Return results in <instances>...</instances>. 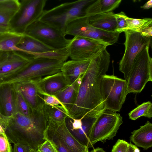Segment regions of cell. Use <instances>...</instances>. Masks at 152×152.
I'll use <instances>...</instances> for the list:
<instances>
[{"label": "cell", "mask_w": 152, "mask_h": 152, "mask_svg": "<svg viewBox=\"0 0 152 152\" xmlns=\"http://www.w3.org/2000/svg\"><path fill=\"white\" fill-rule=\"evenodd\" d=\"M109 45L99 41L75 37L71 39L66 50L71 60H91Z\"/></svg>", "instance_id": "12"}, {"label": "cell", "mask_w": 152, "mask_h": 152, "mask_svg": "<svg viewBox=\"0 0 152 152\" xmlns=\"http://www.w3.org/2000/svg\"><path fill=\"white\" fill-rule=\"evenodd\" d=\"M45 139L50 140L58 152H73L67 145L48 127L45 132Z\"/></svg>", "instance_id": "28"}, {"label": "cell", "mask_w": 152, "mask_h": 152, "mask_svg": "<svg viewBox=\"0 0 152 152\" xmlns=\"http://www.w3.org/2000/svg\"><path fill=\"white\" fill-rule=\"evenodd\" d=\"M124 32L125 50L120 61L119 68L127 80L134 59L142 50L150 46L151 37L143 36L139 32L131 30Z\"/></svg>", "instance_id": "11"}, {"label": "cell", "mask_w": 152, "mask_h": 152, "mask_svg": "<svg viewBox=\"0 0 152 152\" xmlns=\"http://www.w3.org/2000/svg\"><path fill=\"white\" fill-rule=\"evenodd\" d=\"M81 76L73 83L54 95L64 105L68 113L75 101Z\"/></svg>", "instance_id": "22"}, {"label": "cell", "mask_w": 152, "mask_h": 152, "mask_svg": "<svg viewBox=\"0 0 152 152\" xmlns=\"http://www.w3.org/2000/svg\"><path fill=\"white\" fill-rule=\"evenodd\" d=\"M45 140L44 142L37 146V150L39 152H58L50 140L47 139Z\"/></svg>", "instance_id": "34"}, {"label": "cell", "mask_w": 152, "mask_h": 152, "mask_svg": "<svg viewBox=\"0 0 152 152\" xmlns=\"http://www.w3.org/2000/svg\"><path fill=\"white\" fill-rule=\"evenodd\" d=\"M90 152H106L103 148L99 147H97L96 148H94Z\"/></svg>", "instance_id": "41"}, {"label": "cell", "mask_w": 152, "mask_h": 152, "mask_svg": "<svg viewBox=\"0 0 152 152\" xmlns=\"http://www.w3.org/2000/svg\"><path fill=\"white\" fill-rule=\"evenodd\" d=\"M19 8L11 20V31L24 34L27 28L38 20L44 11L47 0H20Z\"/></svg>", "instance_id": "7"}, {"label": "cell", "mask_w": 152, "mask_h": 152, "mask_svg": "<svg viewBox=\"0 0 152 152\" xmlns=\"http://www.w3.org/2000/svg\"><path fill=\"white\" fill-rule=\"evenodd\" d=\"M129 143L126 141L118 139L113 146L111 152H127Z\"/></svg>", "instance_id": "35"}, {"label": "cell", "mask_w": 152, "mask_h": 152, "mask_svg": "<svg viewBox=\"0 0 152 152\" xmlns=\"http://www.w3.org/2000/svg\"><path fill=\"white\" fill-rule=\"evenodd\" d=\"M10 74L0 75V84L3 82Z\"/></svg>", "instance_id": "42"}, {"label": "cell", "mask_w": 152, "mask_h": 152, "mask_svg": "<svg viewBox=\"0 0 152 152\" xmlns=\"http://www.w3.org/2000/svg\"><path fill=\"white\" fill-rule=\"evenodd\" d=\"M32 59L19 51L2 52L0 53V75L13 73L23 68Z\"/></svg>", "instance_id": "13"}, {"label": "cell", "mask_w": 152, "mask_h": 152, "mask_svg": "<svg viewBox=\"0 0 152 152\" xmlns=\"http://www.w3.org/2000/svg\"><path fill=\"white\" fill-rule=\"evenodd\" d=\"M128 115L129 118L133 120L142 116L151 118L152 117V103L150 101L144 102L132 110Z\"/></svg>", "instance_id": "27"}, {"label": "cell", "mask_w": 152, "mask_h": 152, "mask_svg": "<svg viewBox=\"0 0 152 152\" xmlns=\"http://www.w3.org/2000/svg\"><path fill=\"white\" fill-rule=\"evenodd\" d=\"M130 141L137 147L147 150L152 146V124L147 121L145 124L132 132Z\"/></svg>", "instance_id": "19"}, {"label": "cell", "mask_w": 152, "mask_h": 152, "mask_svg": "<svg viewBox=\"0 0 152 152\" xmlns=\"http://www.w3.org/2000/svg\"><path fill=\"white\" fill-rule=\"evenodd\" d=\"M120 33L109 32L96 28L90 25L88 17L83 16L76 18L67 25L65 34L86 38L112 45L118 41Z\"/></svg>", "instance_id": "10"}, {"label": "cell", "mask_w": 152, "mask_h": 152, "mask_svg": "<svg viewBox=\"0 0 152 152\" xmlns=\"http://www.w3.org/2000/svg\"><path fill=\"white\" fill-rule=\"evenodd\" d=\"M152 7V0H150L147 2L143 5L141 6V8L147 10L151 8Z\"/></svg>", "instance_id": "39"}, {"label": "cell", "mask_w": 152, "mask_h": 152, "mask_svg": "<svg viewBox=\"0 0 152 152\" xmlns=\"http://www.w3.org/2000/svg\"><path fill=\"white\" fill-rule=\"evenodd\" d=\"M113 12L97 14L89 17L90 25L98 29L109 32H115L117 23Z\"/></svg>", "instance_id": "20"}, {"label": "cell", "mask_w": 152, "mask_h": 152, "mask_svg": "<svg viewBox=\"0 0 152 152\" xmlns=\"http://www.w3.org/2000/svg\"><path fill=\"white\" fill-rule=\"evenodd\" d=\"M140 33L143 36L148 37H151L152 36V26H148L145 28Z\"/></svg>", "instance_id": "38"}, {"label": "cell", "mask_w": 152, "mask_h": 152, "mask_svg": "<svg viewBox=\"0 0 152 152\" xmlns=\"http://www.w3.org/2000/svg\"><path fill=\"white\" fill-rule=\"evenodd\" d=\"M30 152H39L37 150V149L33 150L31 151Z\"/></svg>", "instance_id": "44"}, {"label": "cell", "mask_w": 152, "mask_h": 152, "mask_svg": "<svg viewBox=\"0 0 152 152\" xmlns=\"http://www.w3.org/2000/svg\"><path fill=\"white\" fill-rule=\"evenodd\" d=\"M8 117L5 116L0 117V133L6 134Z\"/></svg>", "instance_id": "37"}, {"label": "cell", "mask_w": 152, "mask_h": 152, "mask_svg": "<svg viewBox=\"0 0 152 152\" xmlns=\"http://www.w3.org/2000/svg\"><path fill=\"white\" fill-rule=\"evenodd\" d=\"M48 124L42 106L33 110L29 116L17 112L9 117L5 133L10 143L22 144L37 149L45 140V132Z\"/></svg>", "instance_id": "2"}, {"label": "cell", "mask_w": 152, "mask_h": 152, "mask_svg": "<svg viewBox=\"0 0 152 152\" xmlns=\"http://www.w3.org/2000/svg\"><path fill=\"white\" fill-rule=\"evenodd\" d=\"M10 31L9 28L0 27V35Z\"/></svg>", "instance_id": "40"}, {"label": "cell", "mask_w": 152, "mask_h": 152, "mask_svg": "<svg viewBox=\"0 0 152 152\" xmlns=\"http://www.w3.org/2000/svg\"><path fill=\"white\" fill-rule=\"evenodd\" d=\"M43 110L48 121L52 122L58 126L64 124L68 116V114L63 110L44 103Z\"/></svg>", "instance_id": "25"}, {"label": "cell", "mask_w": 152, "mask_h": 152, "mask_svg": "<svg viewBox=\"0 0 152 152\" xmlns=\"http://www.w3.org/2000/svg\"><path fill=\"white\" fill-rule=\"evenodd\" d=\"M35 79L42 95H54L70 85L61 71Z\"/></svg>", "instance_id": "15"}, {"label": "cell", "mask_w": 152, "mask_h": 152, "mask_svg": "<svg viewBox=\"0 0 152 152\" xmlns=\"http://www.w3.org/2000/svg\"><path fill=\"white\" fill-rule=\"evenodd\" d=\"M126 20L127 23L126 31L129 30L140 33L145 28L152 26L151 18L140 19L130 18L127 16Z\"/></svg>", "instance_id": "26"}, {"label": "cell", "mask_w": 152, "mask_h": 152, "mask_svg": "<svg viewBox=\"0 0 152 152\" xmlns=\"http://www.w3.org/2000/svg\"><path fill=\"white\" fill-rule=\"evenodd\" d=\"M64 62L47 58H33L23 68L9 75L0 84H12L53 75L61 72Z\"/></svg>", "instance_id": "4"}, {"label": "cell", "mask_w": 152, "mask_h": 152, "mask_svg": "<svg viewBox=\"0 0 152 152\" xmlns=\"http://www.w3.org/2000/svg\"><path fill=\"white\" fill-rule=\"evenodd\" d=\"M15 90L21 94L32 110L42 107L44 103L35 79L12 84Z\"/></svg>", "instance_id": "14"}, {"label": "cell", "mask_w": 152, "mask_h": 152, "mask_svg": "<svg viewBox=\"0 0 152 152\" xmlns=\"http://www.w3.org/2000/svg\"><path fill=\"white\" fill-rule=\"evenodd\" d=\"M110 60V54L106 49L91 60L87 70L81 76L77 97L68 116L80 118L85 115H99L105 110L100 86Z\"/></svg>", "instance_id": "1"}, {"label": "cell", "mask_w": 152, "mask_h": 152, "mask_svg": "<svg viewBox=\"0 0 152 152\" xmlns=\"http://www.w3.org/2000/svg\"><path fill=\"white\" fill-rule=\"evenodd\" d=\"M24 35L10 31L0 35V53L4 52L16 51V46Z\"/></svg>", "instance_id": "24"}, {"label": "cell", "mask_w": 152, "mask_h": 152, "mask_svg": "<svg viewBox=\"0 0 152 152\" xmlns=\"http://www.w3.org/2000/svg\"><path fill=\"white\" fill-rule=\"evenodd\" d=\"M123 118L120 114L105 110L99 116L94 124L89 138V148L93 147L97 142H105L116 135Z\"/></svg>", "instance_id": "8"}, {"label": "cell", "mask_w": 152, "mask_h": 152, "mask_svg": "<svg viewBox=\"0 0 152 152\" xmlns=\"http://www.w3.org/2000/svg\"><path fill=\"white\" fill-rule=\"evenodd\" d=\"M14 90L15 103L17 112L24 115H29L32 113L33 110L31 108L20 93L15 89Z\"/></svg>", "instance_id": "29"}, {"label": "cell", "mask_w": 152, "mask_h": 152, "mask_svg": "<svg viewBox=\"0 0 152 152\" xmlns=\"http://www.w3.org/2000/svg\"><path fill=\"white\" fill-rule=\"evenodd\" d=\"M127 152H134V149L130 145V143H129V146L128 147Z\"/></svg>", "instance_id": "43"}, {"label": "cell", "mask_w": 152, "mask_h": 152, "mask_svg": "<svg viewBox=\"0 0 152 152\" xmlns=\"http://www.w3.org/2000/svg\"><path fill=\"white\" fill-rule=\"evenodd\" d=\"M4 116L3 115H2V114H1L0 113V117H3Z\"/></svg>", "instance_id": "45"}, {"label": "cell", "mask_w": 152, "mask_h": 152, "mask_svg": "<svg viewBox=\"0 0 152 152\" xmlns=\"http://www.w3.org/2000/svg\"><path fill=\"white\" fill-rule=\"evenodd\" d=\"M48 127L73 152H90L88 147L81 144L72 135L68 129L65 121L58 126L52 122L48 121Z\"/></svg>", "instance_id": "16"}, {"label": "cell", "mask_w": 152, "mask_h": 152, "mask_svg": "<svg viewBox=\"0 0 152 152\" xmlns=\"http://www.w3.org/2000/svg\"><path fill=\"white\" fill-rule=\"evenodd\" d=\"M24 34L32 37L54 50L66 48L71 39L56 28L39 20L30 25Z\"/></svg>", "instance_id": "9"}, {"label": "cell", "mask_w": 152, "mask_h": 152, "mask_svg": "<svg viewBox=\"0 0 152 152\" xmlns=\"http://www.w3.org/2000/svg\"><path fill=\"white\" fill-rule=\"evenodd\" d=\"M121 1V0H100L102 13L113 12L119 6Z\"/></svg>", "instance_id": "30"}, {"label": "cell", "mask_w": 152, "mask_h": 152, "mask_svg": "<svg viewBox=\"0 0 152 152\" xmlns=\"http://www.w3.org/2000/svg\"><path fill=\"white\" fill-rule=\"evenodd\" d=\"M44 103L46 104L57 107L65 111L68 115V113L64 105L54 95H42Z\"/></svg>", "instance_id": "32"}, {"label": "cell", "mask_w": 152, "mask_h": 152, "mask_svg": "<svg viewBox=\"0 0 152 152\" xmlns=\"http://www.w3.org/2000/svg\"><path fill=\"white\" fill-rule=\"evenodd\" d=\"M12 149V152H30L34 150L27 145L20 143L14 144Z\"/></svg>", "instance_id": "36"}, {"label": "cell", "mask_w": 152, "mask_h": 152, "mask_svg": "<svg viewBox=\"0 0 152 152\" xmlns=\"http://www.w3.org/2000/svg\"><path fill=\"white\" fill-rule=\"evenodd\" d=\"M15 90L12 84H0V113L7 117L17 112L14 100Z\"/></svg>", "instance_id": "17"}, {"label": "cell", "mask_w": 152, "mask_h": 152, "mask_svg": "<svg viewBox=\"0 0 152 152\" xmlns=\"http://www.w3.org/2000/svg\"><path fill=\"white\" fill-rule=\"evenodd\" d=\"M100 88L105 110L119 112L127 94V80L106 74L102 78Z\"/></svg>", "instance_id": "6"}, {"label": "cell", "mask_w": 152, "mask_h": 152, "mask_svg": "<svg viewBox=\"0 0 152 152\" xmlns=\"http://www.w3.org/2000/svg\"><path fill=\"white\" fill-rule=\"evenodd\" d=\"M91 61L71 60L64 63L61 71L66 77L70 85L86 72Z\"/></svg>", "instance_id": "18"}, {"label": "cell", "mask_w": 152, "mask_h": 152, "mask_svg": "<svg viewBox=\"0 0 152 152\" xmlns=\"http://www.w3.org/2000/svg\"><path fill=\"white\" fill-rule=\"evenodd\" d=\"M114 16L117 23V28L115 32L121 33L126 31L127 23L126 18L127 16L125 13L121 12L119 13L115 14Z\"/></svg>", "instance_id": "31"}, {"label": "cell", "mask_w": 152, "mask_h": 152, "mask_svg": "<svg viewBox=\"0 0 152 152\" xmlns=\"http://www.w3.org/2000/svg\"><path fill=\"white\" fill-rule=\"evenodd\" d=\"M12 150L6 134L0 133V152H12Z\"/></svg>", "instance_id": "33"}, {"label": "cell", "mask_w": 152, "mask_h": 152, "mask_svg": "<svg viewBox=\"0 0 152 152\" xmlns=\"http://www.w3.org/2000/svg\"><path fill=\"white\" fill-rule=\"evenodd\" d=\"M148 46L134 59L127 80V94L141 92L147 83L152 81V58Z\"/></svg>", "instance_id": "5"}, {"label": "cell", "mask_w": 152, "mask_h": 152, "mask_svg": "<svg viewBox=\"0 0 152 152\" xmlns=\"http://www.w3.org/2000/svg\"><path fill=\"white\" fill-rule=\"evenodd\" d=\"M99 115H85L82 117V124L80 129L76 130L68 129L79 142L89 148V138L91 131L94 124Z\"/></svg>", "instance_id": "21"}, {"label": "cell", "mask_w": 152, "mask_h": 152, "mask_svg": "<svg viewBox=\"0 0 152 152\" xmlns=\"http://www.w3.org/2000/svg\"><path fill=\"white\" fill-rule=\"evenodd\" d=\"M94 0H78L67 2L50 9L44 10L38 20L56 28L65 34L68 24L76 18L85 15L86 8Z\"/></svg>", "instance_id": "3"}, {"label": "cell", "mask_w": 152, "mask_h": 152, "mask_svg": "<svg viewBox=\"0 0 152 152\" xmlns=\"http://www.w3.org/2000/svg\"><path fill=\"white\" fill-rule=\"evenodd\" d=\"M20 5V0H0V27L9 28L10 22Z\"/></svg>", "instance_id": "23"}]
</instances>
